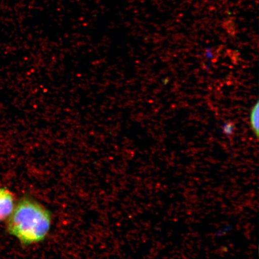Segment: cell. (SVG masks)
<instances>
[{
  "label": "cell",
  "mask_w": 259,
  "mask_h": 259,
  "mask_svg": "<svg viewBox=\"0 0 259 259\" xmlns=\"http://www.w3.org/2000/svg\"><path fill=\"white\" fill-rule=\"evenodd\" d=\"M7 231L22 245L43 241L50 231L51 213L46 207L29 196L22 197L7 219Z\"/></svg>",
  "instance_id": "1"
},
{
  "label": "cell",
  "mask_w": 259,
  "mask_h": 259,
  "mask_svg": "<svg viewBox=\"0 0 259 259\" xmlns=\"http://www.w3.org/2000/svg\"><path fill=\"white\" fill-rule=\"evenodd\" d=\"M14 194L6 188H0V222L8 219L15 206Z\"/></svg>",
  "instance_id": "2"
},
{
  "label": "cell",
  "mask_w": 259,
  "mask_h": 259,
  "mask_svg": "<svg viewBox=\"0 0 259 259\" xmlns=\"http://www.w3.org/2000/svg\"><path fill=\"white\" fill-rule=\"evenodd\" d=\"M250 124L255 137L258 138L259 134V104L258 102L252 107L250 112Z\"/></svg>",
  "instance_id": "3"
},
{
  "label": "cell",
  "mask_w": 259,
  "mask_h": 259,
  "mask_svg": "<svg viewBox=\"0 0 259 259\" xmlns=\"http://www.w3.org/2000/svg\"><path fill=\"white\" fill-rule=\"evenodd\" d=\"M223 132L226 135H232L234 131V125L232 122H227L223 125Z\"/></svg>",
  "instance_id": "4"
},
{
  "label": "cell",
  "mask_w": 259,
  "mask_h": 259,
  "mask_svg": "<svg viewBox=\"0 0 259 259\" xmlns=\"http://www.w3.org/2000/svg\"><path fill=\"white\" fill-rule=\"evenodd\" d=\"M213 56V55L211 49L210 48H207L205 51V56L207 59H212Z\"/></svg>",
  "instance_id": "5"
}]
</instances>
